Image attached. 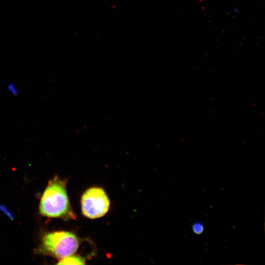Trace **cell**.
<instances>
[{
	"label": "cell",
	"instance_id": "1",
	"mask_svg": "<svg viewBox=\"0 0 265 265\" xmlns=\"http://www.w3.org/2000/svg\"><path fill=\"white\" fill-rule=\"evenodd\" d=\"M66 180L55 176L50 180L41 197L39 212L49 218L74 219L66 190Z\"/></svg>",
	"mask_w": 265,
	"mask_h": 265
},
{
	"label": "cell",
	"instance_id": "2",
	"mask_svg": "<svg viewBox=\"0 0 265 265\" xmlns=\"http://www.w3.org/2000/svg\"><path fill=\"white\" fill-rule=\"evenodd\" d=\"M79 246L77 236L68 231H54L45 234L36 252L61 259L76 252Z\"/></svg>",
	"mask_w": 265,
	"mask_h": 265
},
{
	"label": "cell",
	"instance_id": "3",
	"mask_svg": "<svg viewBox=\"0 0 265 265\" xmlns=\"http://www.w3.org/2000/svg\"><path fill=\"white\" fill-rule=\"evenodd\" d=\"M109 199L104 190L93 187L86 190L81 199L82 214L87 218L96 219L105 215L108 211Z\"/></svg>",
	"mask_w": 265,
	"mask_h": 265
},
{
	"label": "cell",
	"instance_id": "4",
	"mask_svg": "<svg viewBox=\"0 0 265 265\" xmlns=\"http://www.w3.org/2000/svg\"><path fill=\"white\" fill-rule=\"evenodd\" d=\"M84 259L80 256L72 254L60 259L58 265H84Z\"/></svg>",
	"mask_w": 265,
	"mask_h": 265
},
{
	"label": "cell",
	"instance_id": "5",
	"mask_svg": "<svg viewBox=\"0 0 265 265\" xmlns=\"http://www.w3.org/2000/svg\"><path fill=\"white\" fill-rule=\"evenodd\" d=\"M193 232L196 234H200L203 231V226L200 223H195L192 226Z\"/></svg>",
	"mask_w": 265,
	"mask_h": 265
},
{
	"label": "cell",
	"instance_id": "6",
	"mask_svg": "<svg viewBox=\"0 0 265 265\" xmlns=\"http://www.w3.org/2000/svg\"><path fill=\"white\" fill-rule=\"evenodd\" d=\"M8 89L9 92L14 95H16L18 93L17 89L14 84H9L8 86Z\"/></svg>",
	"mask_w": 265,
	"mask_h": 265
}]
</instances>
